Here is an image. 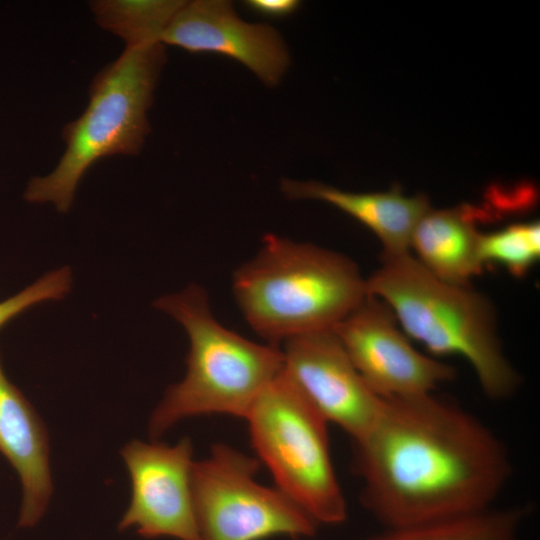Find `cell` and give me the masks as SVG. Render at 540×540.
<instances>
[{
    "mask_svg": "<svg viewBox=\"0 0 540 540\" xmlns=\"http://www.w3.org/2000/svg\"><path fill=\"white\" fill-rule=\"evenodd\" d=\"M244 4L262 16L283 18L295 13L301 3L298 0H248Z\"/></svg>",
    "mask_w": 540,
    "mask_h": 540,
    "instance_id": "19",
    "label": "cell"
},
{
    "mask_svg": "<svg viewBox=\"0 0 540 540\" xmlns=\"http://www.w3.org/2000/svg\"><path fill=\"white\" fill-rule=\"evenodd\" d=\"M121 455L130 475L131 500L119 529L132 527L148 539L200 540L192 500L191 440L182 438L173 446L133 440Z\"/></svg>",
    "mask_w": 540,
    "mask_h": 540,
    "instance_id": "9",
    "label": "cell"
},
{
    "mask_svg": "<svg viewBox=\"0 0 540 540\" xmlns=\"http://www.w3.org/2000/svg\"><path fill=\"white\" fill-rule=\"evenodd\" d=\"M366 288L431 355L465 359L489 399H509L517 391L521 378L504 353L495 309L485 295L436 278L411 252L382 254Z\"/></svg>",
    "mask_w": 540,
    "mask_h": 540,
    "instance_id": "3",
    "label": "cell"
},
{
    "mask_svg": "<svg viewBox=\"0 0 540 540\" xmlns=\"http://www.w3.org/2000/svg\"><path fill=\"white\" fill-rule=\"evenodd\" d=\"M540 256L539 222L514 223L503 229L481 234L480 257L488 263L504 267L512 276L521 278Z\"/></svg>",
    "mask_w": 540,
    "mask_h": 540,
    "instance_id": "17",
    "label": "cell"
},
{
    "mask_svg": "<svg viewBox=\"0 0 540 540\" xmlns=\"http://www.w3.org/2000/svg\"><path fill=\"white\" fill-rule=\"evenodd\" d=\"M332 331L360 376L383 399L433 393L456 376L450 364L418 351L377 297L367 295Z\"/></svg>",
    "mask_w": 540,
    "mask_h": 540,
    "instance_id": "8",
    "label": "cell"
},
{
    "mask_svg": "<svg viewBox=\"0 0 540 540\" xmlns=\"http://www.w3.org/2000/svg\"><path fill=\"white\" fill-rule=\"evenodd\" d=\"M251 445L276 487L318 525L347 518L330 454L327 422L282 371L258 395L246 418Z\"/></svg>",
    "mask_w": 540,
    "mask_h": 540,
    "instance_id": "6",
    "label": "cell"
},
{
    "mask_svg": "<svg viewBox=\"0 0 540 540\" xmlns=\"http://www.w3.org/2000/svg\"><path fill=\"white\" fill-rule=\"evenodd\" d=\"M260 461L217 443L194 461L192 500L200 540L311 537L318 524L280 489L256 481Z\"/></svg>",
    "mask_w": 540,
    "mask_h": 540,
    "instance_id": "7",
    "label": "cell"
},
{
    "mask_svg": "<svg viewBox=\"0 0 540 540\" xmlns=\"http://www.w3.org/2000/svg\"><path fill=\"white\" fill-rule=\"evenodd\" d=\"M0 453L22 486L18 524L32 527L42 518L52 495L46 428L23 393L7 378L0 355Z\"/></svg>",
    "mask_w": 540,
    "mask_h": 540,
    "instance_id": "12",
    "label": "cell"
},
{
    "mask_svg": "<svg viewBox=\"0 0 540 540\" xmlns=\"http://www.w3.org/2000/svg\"><path fill=\"white\" fill-rule=\"evenodd\" d=\"M154 306L185 329L190 346L184 378L166 390L151 414L152 441L190 417L245 419L258 395L282 371L281 347L253 342L224 327L214 317L206 291L196 284L159 297Z\"/></svg>",
    "mask_w": 540,
    "mask_h": 540,
    "instance_id": "4",
    "label": "cell"
},
{
    "mask_svg": "<svg viewBox=\"0 0 540 540\" xmlns=\"http://www.w3.org/2000/svg\"><path fill=\"white\" fill-rule=\"evenodd\" d=\"M529 509L495 508L415 526L389 528L364 540H521Z\"/></svg>",
    "mask_w": 540,
    "mask_h": 540,
    "instance_id": "15",
    "label": "cell"
},
{
    "mask_svg": "<svg viewBox=\"0 0 540 540\" xmlns=\"http://www.w3.org/2000/svg\"><path fill=\"white\" fill-rule=\"evenodd\" d=\"M245 321L266 343L332 330L366 297V278L342 253L273 233L233 273Z\"/></svg>",
    "mask_w": 540,
    "mask_h": 540,
    "instance_id": "2",
    "label": "cell"
},
{
    "mask_svg": "<svg viewBox=\"0 0 540 540\" xmlns=\"http://www.w3.org/2000/svg\"><path fill=\"white\" fill-rule=\"evenodd\" d=\"M161 42L190 53H214L246 66L259 80L277 86L290 65L280 33L265 23H248L230 1H185L161 35Z\"/></svg>",
    "mask_w": 540,
    "mask_h": 540,
    "instance_id": "11",
    "label": "cell"
},
{
    "mask_svg": "<svg viewBox=\"0 0 540 540\" xmlns=\"http://www.w3.org/2000/svg\"><path fill=\"white\" fill-rule=\"evenodd\" d=\"M72 286L67 267L48 272L17 294L0 302V328L28 308L49 300L65 297Z\"/></svg>",
    "mask_w": 540,
    "mask_h": 540,
    "instance_id": "18",
    "label": "cell"
},
{
    "mask_svg": "<svg viewBox=\"0 0 540 540\" xmlns=\"http://www.w3.org/2000/svg\"><path fill=\"white\" fill-rule=\"evenodd\" d=\"M486 219V211L469 204L431 208L414 228L410 252L436 278L469 286L484 268L477 223Z\"/></svg>",
    "mask_w": 540,
    "mask_h": 540,
    "instance_id": "14",
    "label": "cell"
},
{
    "mask_svg": "<svg viewBox=\"0 0 540 540\" xmlns=\"http://www.w3.org/2000/svg\"><path fill=\"white\" fill-rule=\"evenodd\" d=\"M352 444L361 504L386 529L490 509L512 475L495 432L433 393L384 399L376 422Z\"/></svg>",
    "mask_w": 540,
    "mask_h": 540,
    "instance_id": "1",
    "label": "cell"
},
{
    "mask_svg": "<svg viewBox=\"0 0 540 540\" xmlns=\"http://www.w3.org/2000/svg\"><path fill=\"white\" fill-rule=\"evenodd\" d=\"M283 372L327 423L353 440L376 422L384 399L360 376L332 330L298 336L281 346Z\"/></svg>",
    "mask_w": 540,
    "mask_h": 540,
    "instance_id": "10",
    "label": "cell"
},
{
    "mask_svg": "<svg viewBox=\"0 0 540 540\" xmlns=\"http://www.w3.org/2000/svg\"><path fill=\"white\" fill-rule=\"evenodd\" d=\"M280 188L289 199L320 200L350 215L378 237L383 255L410 252L414 228L431 209L426 196L408 197L400 188L354 193L316 181L293 179H283Z\"/></svg>",
    "mask_w": 540,
    "mask_h": 540,
    "instance_id": "13",
    "label": "cell"
},
{
    "mask_svg": "<svg viewBox=\"0 0 540 540\" xmlns=\"http://www.w3.org/2000/svg\"><path fill=\"white\" fill-rule=\"evenodd\" d=\"M165 61V45L159 40L126 45L94 77L83 114L64 127L66 147L57 166L48 175L31 179L24 198L52 203L65 213L80 179L97 160L138 155L150 132L147 111Z\"/></svg>",
    "mask_w": 540,
    "mask_h": 540,
    "instance_id": "5",
    "label": "cell"
},
{
    "mask_svg": "<svg viewBox=\"0 0 540 540\" xmlns=\"http://www.w3.org/2000/svg\"><path fill=\"white\" fill-rule=\"evenodd\" d=\"M185 1L99 0L91 3L95 20L126 45L159 40Z\"/></svg>",
    "mask_w": 540,
    "mask_h": 540,
    "instance_id": "16",
    "label": "cell"
}]
</instances>
